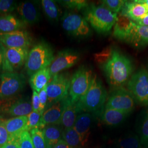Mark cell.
<instances>
[{
	"label": "cell",
	"instance_id": "obj_1",
	"mask_svg": "<svg viewBox=\"0 0 148 148\" xmlns=\"http://www.w3.org/2000/svg\"><path fill=\"white\" fill-rule=\"evenodd\" d=\"M101 67L109 85L116 88L125 85L132 73V64L130 59L114 49L110 58Z\"/></svg>",
	"mask_w": 148,
	"mask_h": 148
},
{
	"label": "cell",
	"instance_id": "obj_2",
	"mask_svg": "<svg viewBox=\"0 0 148 148\" xmlns=\"http://www.w3.org/2000/svg\"><path fill=\"white\" fill-rule=\"evenodd\" d=\"M106 91L101 79L96 75H93L88 90L76 103L79 114L101 111L106 103Z\"/></svg>",
	"mask_w": 148,
	"mask_h": 148
},
{
	"label": "cell",
	"instance_id": "obj_3",
	"mask_svg": "<svg viewBox=\"0 0 148 148\" xmlns=\"http://www.w3.org/2000/svg\"><path fill=\"white\" fill-rule=\"evenodd\" d=\"M85 19L98 33L106 34L114 26L117 14L113 13L103 5H88L85 10Z\"/></svg>",
	"mask_w": 148,
	"mask_h": 148
},
{
	"label": "cell",
	"instance_id": "obj_4",
	"mask_svg": "<svg viewBox=\"0 0 148 148\" xmlns=\"http://www.w3.org/2000/svg\"><path fill=\"white\" fill-rule=\"evenodd\" d=\"M54 56L51 46L45 42L36 44L29 51L25 68L29 76L42 69L47 68L53 62Z\"/></svg>",
	"mask_w": 148,
	"mask_h": 148
},
{
	"label": "cell",
	"instance_id": "obj_5",
	"mask_svg": "<svg viewBox=\"0 0 148 148\" xmlns=\"http://www.w3.org/2000/svg\"><path fill=\"white\" fill-rule=\"evenodd\" d=\"M92 72L85 66H81L71 77L69 90L70 100L76 103L85 95L90 87L92 79Z\"/></svg>",
	"mask_w": 148,
	"mask_h": 148
},
{
	"label": "cell",
	"instance_id": "obj_6",
	"mask_svg": "<svg viewBox=\"0 0 148 148\" xmlns=\"http://www.w3.org/2000/svg\"><path fill=\"white\" fill-rule=\"evenodd\" d=\"M70 81L71 77L66 74L59 73L52 76L46 86L48 101L46 109L68 95Z\"/></svg>",
	"mask_w": 148,
	"mask_h": 148
},
{
	"label": "cell",
	"instance_id": "obj_7",
	"mask_svg": "<svg viewBox=\"0 0 148 148\" xmlns=\"http://www.w3.org/2000/svg\"><path fill=\"white\" fill-rule=\"evenodd\" d=\"M2 54V69L4 73H13L26 63L28 48H7L0 43Z\"/></svg>",
	"mask_w": 148,
	"mask_h": 148
},
{
	"label": "cell",
	"instance_id": "obj_8",
	"mask_svg": "<svg viewBox=\"0 0 148 148\" xmlns=\"http://www.w3.org/2000/svg\"><path fill=\"white\" fill-rule=\"evenodd\" d=\"M127 89L138 103L148 106V71L140 69L132 75L127 84Z\"/></svg>",
	"mask_w": 148,
	"mask_h": 148
},
{
	"label": "cell",
	"instance_id": "obj_9",
	"mask_svg": "<svg viewBox=\"0 0 148 148\" xmlns=\"http://www.w3.org/2000/svg\"><path fill=\"white\" fill-rule=\"evenodd\" d=\"M25 76L18 73H4L1 75L0 99H7L19 93L25 87Z\"/></svg>",
	"mask_w": 148,
	"mask_h": 148
},
{
	"label": "cell",
	"instance_id": "obj_10",
	"mask_svg": "<svg viewBox=\"0 0 148 148\" xmlns=\"http://www.w3.org/2000/svg\"><path fill=\"white\" fill-rule=\"evenodd\" d=\"M64 30L74 37H84L91 34L88 23L85 18L73 12H65L62 18Z\"/></svg>",
	"mask_w": 148,
	"mask_h": 148
},
{
	"label": "cell",
	"instance_id": "obj_11",
	"mask_svg": "<svg viewBox=\"0 0 148 148\" xmlns=\"http://www.w3.org/2000/svg\"><path fill=\"white\" fill-rule=\"evenodd\" d=\"M134 97L127 90L120 87L111 94L106 101L105 108L113 109L130 114L134 108Z\"/></svg>",
	"mask_w": 148,
	"mask_h": 148
},
{
	"label": "cell",
	"instance_id": "obj_12",
	"mask_svg": "<svg viewBox=\"0 0 148 148\" xmlns=\"http://www.w3.org/2000/svg\"><path fill=\"white\" fill-rule=\"evenodd\" d=\"M79 59V54L73 50L68 49L60 51L48 67L52 76L73 66Z\"/></svg>",
	"mask_w": 148,
	"mask_h": 148
},
{
	"label": "cell",
	"instance_id": "obj_13",
	"mask_svg": "<svg viewBox=\"0 0 148 148\" xmlns=\"http://www.w3.org/2000/svg\"><path fill=\"white\" fill-rule=\"evenodd\" d=\"M32 42L30 34L25 30L0 33V43L7 48H29Z\"/></svg>",
	"mask_w": 148,
	"mask_h": 148
},
{
	"label": "cell",
	"instance_id": "obj_14",
	"mask_svg": "<svg viewBox=\"0 0 148 148\" xmlns=\"http://www.w3.org/2000/svg\"><path fill=\"white\" fill-rule=\"evenodd\" d=\"M66 97L67 96L45 110L38 127L40 129H43V127L48 125H61V120Z\"/></svg>",
	"mask_w": 148,
	"mask_h": 148
},
{
	"label": "cell",
	"instance_id": "obj_15",
	"mask_svg": "<svg viewBox=\"0 0 148 148\" xmlns=\"http://www.w3.org/2000/svg\"><path fill=\"white\" fill-rule=\"evenodd\" d=\"M17 10L25 24L34 25L40 20V13L37 5L34 2L25 1L21 2Z\"/></svg>",
	"mask_w": 148,
	"mask_h": 148
},
{
	"label": "cell",
	"instance_id": "obj_16",
	"mask_svg": "<svg viewBox=\"0 0 148 148\" xmlns=\"http://www.w3.org/2000/svg\"><path fill=\"white\" fill-rule=\"evenodd\" d=\"M138 47L148 44V27L140 26L133 21L125 41Z\"/></svg>",
	"mask_w": 148,
	"mask_h": 148
},
{
	"label": "cell",
	"instance_id": "obj_17",
	"mask_svg": "<svg viewBox=\"0 0 148 148\" xmlns=\"http://www.w3.org/2000/svg\"><path fill=\"white\" fill-rule=\"evenodd\" d=\"M5 114L11 117H21L28 116L32 111V104L25 99H18L14 101L11 104H7L3 108Z\"/></svg>",
	"mask_w": 148,
	"mask_h": 148
},
{
	"label": "cell",
	"instance_id": "obj_18",
	"mask_svg": "<svg viewBox=\"0 0 148 148\" xmlns=\"http://www.w3.org/2000/svg\"><path fill=\"white\" fill-rule=\"evenodd\" d=\"M28 117H16L3 120L5 129L10 136V139L16 138L21 133L27 131Z\"/></svg>",
	"mask_w": 148,
	"mask_h": 148
},
{
	"label": "cell",
	"instance_id": "obj_19",
	"mask_svg": "<svg viewBox=\"0 0 148 148\" xmlns=\"http://www.w3.org/2000/svg\"><path fill=\"white\" fill-rule=\"evenodd\" d=\"M92 122V115L88 112H82L78 115L74 123L73 128L80 136L82 145L87 140Z\"/></svg>",
	"mask_w": 148,
	"mask_h": 148
},
{
	"label": "cell",
	"instance_id": "obj_20",
	"mask_svg": "<svg viewBox=\"0 0 148 148\" xmlns=\"http://www.w3.org/2000/svg\"><path fill=\"white\" fill-rule=\"evenodd\" d=\"M79 114L76 103H73L69 97V95L66 99L65 105L61 120V125L64 130L73 128L76 118Z\"/></svg>",
	"mask_w": 148,
	"mask_h": 148
},
{
	"label": "cell",
	"instance_id": "obj_21",
	"mask_svg": "<svg viewBox=\"0 0 148 148\" xmlns=\"http://www.w3.org/2000/svg\"><path fill=\"white\" fill-rule=\"evenodd\" d=\"M132 23V21L128 16L120 13L117 16L116 21L114 26L112 34L114 37L125 41Z\"/></svg>",
	"mask_w": 148,
	"mask_h": 148
},
{
	"label": "cell",
	"instance_id": "obj_22",
	"mask_svg": "<svg viewBox=\"0 0 148 148\" xmlns=\"http://www.w3.org/2000/svg\"><path fill=\"white\" fill-rule=\"evenodd\" d=\"M121 11V13L126 15L134 22L148 13L145 5L138 2L137 0L132 2L126 1Z\"/></svg>",
	"mask_w": 148,
	"mask_h": 148
},
{
	"label": "cell",
	"instance_id": "obj_23",
	"mask_svg": "<svg viewBox=\"0 0 148 148\" xmlns=\"http://www.w3.org/2000/svg\"><path fill=\"white\" fill-rule=\"evenodd\" d=\"M42 132L47 148H53L63 138L62 129L59 125H48L43 128Z\"/></svg>",
	"mask_w": 148,
	"mask_h": 148
},
{
	"label": "cell",
	"instance_id": "obj_24",
	"mask_svg": "<svg viewBox=\"0 0 148 148\" xmlns=\"http://www.w3.org/2000/svg\"><path fill=\"white\" fill-rule=\"evenodd\" d=\"M52 77L48 68H45L32 75L29 79V83L32 89L38 93L47 86Z\"/></svg>",
	"mask_w": 148,
	"mask_h": 148
},
{
	"label": "cell",
	"instance_id": "obj_25",
	"mask_svg": "<svg viewBox=\"0 0 148 148\" xmlns=\"http://www.w3.org/2000/svg\"><path fill=\"white\" fill-rule=\"evenodd\" d=\"M25 24L16 16L11 14L0 16V33H7L21 30Z\"/></svg>",
	"mask_w": 148,
	"mask_h": 148
},
{
	"label": "cell",
	"instance_id": "obj_26",
	"mask_svg": "<svg viewBox=\"0 0 148 148\" xmlns=\"http://www.w3.org/2000/svg\"><path fill=\"white\" fill-rule=\"evenodd\" d=\"M128 114L123 111L113 109L105 108L101 115V120L106 125L110 126H116L123 121Z\"/></svg>",
	"mask_w": 148,
	"mask_h": 148
},
{
	"label": "cell",
	"instance_id": "obj_27",
	"mask_svg": "<svg viewBox=\"0 0 148 148\" xmlns=\"http://www.w3.org/2000/svg\"><path fill=\"white\" fill-rule=\"evenodd\" d=\"M43 10L48 19L52 21H57L60 16V10L57 3L52 0L41 1Z\"/></svg>",
	"mask_w": 148,
	"mask_h": 148
},
{
	"label": "cell",
	"instance_id": "obj_28",
	"mask_svg": "<svg viewBox=\"0 0 148 148\" xmlns=\"http://www.w3.org/2000/svg\"><path fill=\"white\" fill-rule=\"evenodd\" d=\"M62 139L72 148H77L80 144L82 145L80 136L74 128L64 130Z\"/></svg>",
	"mask_w": 148,
	"mask_h": 148
},
{
	"label": "cell",
	"instance_id": "obj_29",
	"mask_svg": "<svg viewBox=\"0 0 148 148\" xmlns=\"http://www.w3.org/2000/svg\"><path fill=\"white\" fill-rule=\"evenodd\" d=\"M116 148H140V142L137 136L128 134L119 139Z\"/></svg>",
	"mask_w": 148,
	"mask_h": 148
},
{
	"label": "cell",
	"instance_id": "obj_30",
	"mask_svg": "<svg viewBox=\"0 0 148 148\" xmlns=\"http://www.w3.org/2000/svg\"><path fill=\"white\" fill-rule=\"evenodd\" d=\"M34 148H47L42 130L35 128L30 131Z\"/></svg>",
	"mask_w": 148,
	"mask_h": 148
},
{
	"label": "cell",
	"instance_id": "obj_31",
	"mask_svg": "<svg viewBox=\"0 0 148 148\" xmlns=\"http://www.w3.org/2000/svg\"><path fill=\"white\" fill-rule=\"evenodd\" d=\"M126 1L123 0H104L102 1V5L113 13H119L121 11Z\"/></svg>",
	"mask_w": 148,
	"mask_h": 148
},
{
	"label": "cell",
	"instance_id": "obj_32",
	"mask_svg": "<svg viewBox=\"0 0 148 148\" xmlns=\"http://www.w3.org/2000/svg\"><path fill=\"white\" fill-rule=\"evenodd\" d=\"M15 139L19 148H34L30 133L28 131H24Z\"/></svg>",
	"mask_w": 148,
	"mask_h": 148
},
{
	"label": "cell",
	"instance_id": "obj_33",
	"mask_svg": "<svg viewBox=\"0 0 148 148\" xmlns=\"http://www.w3.org/2000/svg\"><path fill=\"white\" fill-rule=\"evenodd\" d=\"M58 2L64 7L73 10H81L87 8L88 5V2L85 0H64Z\"/></svg>",
	"mask_w": 148,
	"mask_h": 148
},
{
	"label": "cell",
	"instance_id": "obj_34",
	"mask_svg": "<svg viewBox=\"0 0 148 148\" xmlns=\"http://www.w3.org/2000/svg\"><path fill=\"white\" fill-rule=\"evenodd\" d=\"M114 48L111 47H106L100 52L94 54V58L95 62L99 65H103L110 58Z\"/></svg>",
	"mask_w": 148,
	"mask_h": 148
},
{
	"label": "cell",
	"instance_id": "obj_35",
	"mask_svg": "<svg viewBox=\"0 0 148 148\" xmlns=\"http://www.w3.org/2000/svg\"><path fill=\"white\" fill-rule=\"evenodd\" d=\"M42 114L40 112L32 111L27 116V131H30L32 129L38 128L40 123Z\"/></svg>",
	"mask_w": 148,
	"mask_h": 148
},
{
	"label": "cell",
	"instance_id": "obj_36",
	"mask_svg": "<svg viewBox=\"0 0 148 148\" xmlns=\"http://www.w3.org/2000/svg\"><path fill=\"white\" fill-rule=\"evenodd\" d=\"M15 1L11 0H0V13L7 14L12 12L17 8Z\"/></svg>",
	"mask_w": 148,
	"mask_h": 148
},
{
	"label": "cell",
	"instance_id": "obj_37",
	"mask_svg": "<svg viewBox=\"0 0 148 148\" xmlns=\"http://www.w3.org/2000/svg\"><path fill=\"white\" fill-rule=\"evenodd\" d=\"M140 136L142 143L143 144L148 143V110L141 126Z\"/></svg>",
	"mask_w": 148,
	"mask_h": 148
},
{
	"label": "cell",
	"instance_id": "obj_38",
	"mask_svg": "<svg viewBox=\"0 0 148 148\" xmlns=\"http://www.w3.org/2000/svg\"><path fill=\"white\" fill-rule=\"evenodd\" d=\"M38 96L40 103V112L42 115L43 112L45 111L47 104L48 97L46 87L43 88L42 90L38 93Z\"/></svg>",
	"mask_w": 148,
	"mask_h": 148
},
{
	"label": "cell",
	"instance_id": "obj_39",
	"mask_svg": "<svg viewBox=\"0 0 148 148\" xmlns=\"http://www.w3.org/2000/svg\"><path fill=\"white\" fill-rule=\"evenodd\" d=\"M10 136L4 126L3 120H0V148L8 142Z\"/></svg>",
	"mask_w": 148,
	"mask_h": 148
},
{
	"label": "cell",
	"instance_id": "obj_40",
	"mask_svg": "<svg viewBox=\"0 0 148 148\" xmlns=\"http://www.w3.org/2000/svg\"><path fill=\"white\" fill-rule=\"evenodd\" d=\"M32 110L36 112H40V99L38 93L36 91L33 90L32 92Z\"/></svg>",
	"mask_w": 148,
	"mask_h": 148
},
{
	"label": "cell",
	"instance_id": "obj_41",
	"mask_svg": "<svg viewBox=\"0 0 148 148\" xmlns=\"http://www.w3.org/2000/svg\"><path fill=\"white\" fill-rule=\"evenodd\" d=\"M134 23L137 25H140V26L148 27V13L143 16V17L140 18L137 21H134Z\"/></svg>",
	"mask_w": 148,
	"mask_h": 148
},
{
	"label": "cell",
	"instance_id": "obj_42",
	"mask_svg": "<svg viewBox=\"0 0 148 148\" xmlns=\"http://www.w3.org/2000/svg\"><path fill=\"white\" fill-rule=\"evenodd\" d=\"M1 148H19L16 139H9L8 142Z\"/></svg>",
	"mask_w": 148,
	"mask_h": 148
},
{
	"label": "cell",
	"instance_id": "obj_43",
	"mask_svg": "<svg viewBox=\"0 0 148 148\" xmlns=\"http://www.w3.org/2000/svg\"><path fill=\"white\" fill-rule=\"evenodd\" d=\"M53 148H72L66 143L63 139L60 140Z\"/></svg>",
	"mask_w": 148,
	"mask_h": 148
},
{
	"label": "cell",
	"instance_id": "obj_44",
	"mask_svg": "<svg viewBox=\"0 0 148 148\" xmlns=\"http://www.w3.org/2000/svg\"><path fill=\"white\" fill-rule=\"evenodd\" d=\"M137 1L138 2H140L144 5L148 11V0H137Z\"/></svg>",
	"mask_w": 148,
	"mask_h": 148
},
{
	"label": "cell",
	"instance_id": "obj_45",
	"mask_svg": "<svg viewBox=\"0 0 148 148\" xmlns=\"http://www.w3.org/2000/svg\"><path fill=\"white\" fill-rule=\"evenodd\" d=\"M2 64V54L1 52V49L0 48V66Z\"/></svg>",
	"mask_w": 148,
	"mask_h": 148
}]
</instances>
